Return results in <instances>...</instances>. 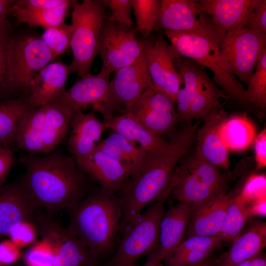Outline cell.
I'll return each mask as SVG.
<instances>
[{
    "label": "cell",
    "mask_w": 266,
    "mask_h": 266,
    "mask_svg": "<svg viewBox=\"0 0 266 266\" xmlns=\"http://www.w3.org/2000/svg\"><path fill=\"white\" fill-rule=\"evenodd\" d=\"M147 256L146 262L140 266H162L161 263L163 260L160 254L158 245Z\"/></svg>",
    "instance_id": "obj_50"
},
{
    "label": "cell",
    "mask_w": 266,
    "mask_h": 266,
    "mask_svg": "<svg viewBox=\"0 0 266 266\" xmlns=\"http://www.w3.org/2000/svg\"><path fill=\"white\" fill-rule=\"evenodd\" d=\"M247 205L250 217L255 216H266V197L257 200Z\"/></svg>",
    "instance_id": "obj_49"
},
{
    "label": "cell",
    "mask_w": 266,
    "mask_h": 266,
    "mask_svg": "<svg viewBox=\"0 0 266 266\" xmlns=\"http://www.w3.org/2000/svg\"><path fill=\"white\" fill-rule=\"evenodd\" d=\"M66 210L67 227L100 262L107 261L120 232L122 209L118 197L101 189Z\"/></svg>",
    "instance_id": "obj_3"
},
{
    "label": "cell",
    "mask_w": 266,
    "mask_h": 266,
    "mask_svg": "<svg viewBox=\"0 0 266 266\" xmlns=\"http://www.w3.org/2000/svg\"><path fill=\"white\" fill-rule=\"evenodd\" d=\"M175 183L171 194L178 202L193 209L218 195L225 194L226 180L219 168L206 161L196 149L177 166Z\"/></svg>",
    "instance_id": "obj_7"
},
{
    "label": "cell",
    "mask_w": 266,
    "mask_h": 266,
    "mask_svg": "<svg viewBox=\"0 0 266 266\" xmlns=\"http://www.w3.org/2000/svg\"><path fill=\"white\" fill-rule=\"evenodd\" d=\"M227 97L205 71L192 98L190 121L192 122L194 119L205 121L212 114L222 110L220 99Z\"/></svg>",
    "instance_id": "obj_29"
},
{
    "label": "cell",
    "mask_w": 266,
    "mask_h": 266,
    "mask_svg": "<svg viewBox=\"0 0 266 266\" xmlns=\"http://www.w3.org/2000/svg\"><path fill=\"white\" fill-rule=\"evenodd\" d=\"M71 34V25L64 23L45 30L41 37L49 49L53 60L70 46Z\"/></svg>",
    "instance_id": "obj_38"
},
{
    "label": "cell",
    "mask_w": 266,
    "mask_h": 266,
    "mask_svg": "<svg viewBox=\"0 0 266 266\" xmlns=\"http://www.w3.org/2000/svg\"><path fill=\"white\" fill-rule=\"evenodd\" d=\"M37 230L32 221H24L15 225L10 231V240L18 247L30 246L36 241Z\"/></svg>",
    "instance_id": "obj_42"
},
{
    "label": "cell",
    "mask_w": 266,
    "mask_h": 266,
    "mask_svg": "<svg viewBox=\"0 0 266 266\" xmlns=\"http://www.w3.org/2000/svg\"><path fill=\"white\" fill-rule=\"evenodd\" d=\"M140 122L154 134L162 137L171 133L179 121L176 112L132 110Z\"/></svg>",
    "instance_id": "obj_34"
},
{
    "label": "cell",
    "mask_w": 266,
    "mask_h": 266,
    "mask_svg": "<svg viewBox=\"0 0 266 266\" xmlns=\"http://www.w3.org/2000/svg\"><path fill=\"white\" fill-rule=\"evenodd\" d=\"M96 148L129 168L131 175L143 164L148 154L137 144L114 132L100 140Z\"/></svg>",
    "instance_id": "obj_28"
},
{
    "label": "cell",
    "mask_w": 266,
    "mask_h": 266,
    "mask_svg": "<svg viewBox=\"0 0 266 266\" xmlns=\"http://www.w3.org/2000/svg\"><path fill=\"white\" fill-rule=\"evenodd\" d=\"M217 260L210 256L202 262L188 266H216Z\"/></svg>",
    "instance_id": "obj_54"
},
{
    "label": "cell",
    "mask_w": 266,
    "mask_h": 266,
    "mask_svg": "<svg viewBox=\"0 0 266 266\" xmlns=\"http://www.w3.org/2000/svg\"><path fill=\"white\" fill-rule=\"evenodd\" d=\"M77 164L85 174L98 182L102 190L113 194L119 192L132 174L129 168L96 148Z\"/></svg>",
    "instance_id": "obj_19"
},
{
    "label": "cell",
    "mask_w": 266,
    "mask_h": 266,
    "mask_svg": "<svg viewBox=\"0 0 266 266\" xmlns=\"http://www.w3.org/2000/svg\"><path fill=\"white\" fill-rule=\"evenodd\" d=\"M8 37L0 43V100L19 97L11 88L8 80L7 62Z\"/></svg>",
    "instance_id": "obj_43"
},
{
    "label": "cell",
    "mask_w": 266,
    "mask_h": 266,
    "mask_svg": "<svg viewBox=\"0 0 266 266\" xmlns=\"http://www.w3.org/2000/svg\"><path fill=\"white\" fill-rule=\"evenodd\" d=\"M14 1L0 0V23L5 20L7 15L10 12V9Z\"/></svg>",
    "instance_id": "obj_52"
},
{
    "label": "cell",
    "mask_w": 266,
    "mask_h": 266,
    "mask_svg": "<svg viewBox=\"0 0 266 266\" xmlns=\"http://www.w3.org/2000/svg\"><path fill=\"white\" fill-rule=\"evenodd\" d=\"M219 50L231 71L247 86L266 51V34L245 29L226 33L220 36Z\"/></svg>",
    "instance_id": "obj_13"
},
{
    "label": "cell",
    "mask_w": 266,
    "mask_h": 266,
    "mask_svg": "<svg viewBox=\"0 0 266 266\" xmlns=\"http://www.w3.org/2000/svg\"><path fill=\"white\" fill-rule=\"evenodd\" d=\"M104 128L103 123L93 112H81L72 115L67 149L77 164L95 149Z\"/></svg>",
    "instance_id": "obj_20"
},
{
    "label": "cell",
    "mask_w": 266,
    "mask_h": 266,
    "mask_svg": "<svg viewBox=\"0 0 266 266\" xmlns=\"http://www.w3.org/2000/svg\"><path fill=\"white\" fill-rule=\"evenodd\" d=\"M174 57L191 59L213 74V80L229 98L260 118L264 114L249 102L241 82L233 74L220 54L219 40L187 32L163 31Z\"/></svg>",
    "instance_id": "obj_4"
},
{
    "label": "cell",
    "mask_w": 266,
    "mask_h": 266,
    "mask_svg": "<svg viewBox=\"0 0 266 266\" xmlns=\"http://www.w3.org/2000/svg\"><path fill=\"white\" fill-rule=\"evenodd\" d=\"M255 158L257 169L266 166V129L257 136L254 143Z\"/></svg>",
    "instance_id": "obj_47"
},
{
    "label": "cell",
    "mask_w": 266,
    "mask_h": 266,
    "mask_svg": "<svg viewBox=\"0 0 266 266\" xmlns=\"http://www.w3.org/2000/svg\"><path fill=\"white\" fill-rule=\"evenodd\" d=\"M103 124L105 128L112 130L137 144L148 154L156 153L163 150L169 143V141L148 131L130 112L114 116L109 121Z\"/></svg>",
    "instance_id": "obj_25"
},
{
    "label": "cell",
    "mask_w": 266,
    "mask_h": 266,
    "mask_svg": "<svg viewBox=\"0 0 266 266\" xmlns=\"http://www.w3.org/2000/svg\"><path fill=\"white\" fill-rule=\"evenodd\" d=\"M131 1L136 22L134 29L143 38H149L156 21L159 0H131Z\"/></svg>",
    "instance_id": "obj_36"
},
{
    "label": "cell",
    "mask_w": 266,
    "mask_h": 266,
    "mask_svg": "<svg viewBox=\"0 0 266 266\" xmlns=\"http://www.w3.org/2000/svg\"><path fill=\"white\" fill-rule=\"evenodd\" d=\"M109 75L107 70L102 68L97 75L89 73L66 90L53 102L64 107L71 115L83 112L92 106L102 115L103 123H106L117 111L111 89Z\"/></svg>",
    "instance_id": "obj_11"
},
{
    "label": "cell",
    "mask_w": 266,
    "mask_h": 266,
    "mask_svg": "<svg viewBox=\"0 0 266 266\" xmlns=\"http://www.w3.org/2000/svg\"><path fill=\"white\" fill-rule=\"evenodd\" d=\"M250 218L247 205L233 197L227 208L221 230L217 236L222 241H233L243 230Z\"/></svg>",
    "instance_id": "obj_33"
},
{
    "label": "cell",
    "mask_w": 266,
    "mask_h": 266,
    "mask_svg": "<svg viewBox=\"0 0 266 266\" xmlns=\"http://www.w3.org/2000/svg\"><path fill=\"white\" fill-rule=\"evenodd\" d=\"M246 205L266 197V177L264 174H252L245 182L240 193L236 196Z\"/></svg>",
    "instance_id": "obj_40"
},
{
    "label": "cell",
    "mask_w": 266,
    "mask_h": 266,
    "mask_svg": "<svg viewBox=\"0 0 266 266\" xmlns=\"http://www.w3.org/2000/svg\"><path fill=\"white\" fill-rule=\"evenodd\" d=\"M227 117L222 109L212 114L197 129L196 150L207 162L217 167L227 169L230 166L229 149L224 144L219 133V128Z\"/></svg>",
    "instance_id": "obj_23"
},
{
    "label": "cell",
    "mask_w": 266,
    "mask_h": 266,
    "mask_svg": "<svg viewBox=\"0 0 266 266\" xmlns=\"http://www.w3.org/2000/svg\"><path fill=\"white\" fill-rule=\"evenodd\" d=\"M38 233L50 245L53 266H100V261L67 228L43 210L33 220Z\"/></svg>",
    "instance_id": "obj_10"
},
{
    "label": "cell",
    "mask_w": 266,
    "mask_h": 266,
    "mask_svg": "<svg viewBox=\"0 0 266 266\" xmlns=\"http://www.w3.org/2000/svg\"><path fill=\"white\" fill-rule=\"evenodd\" d=\"M53 60L41 37L21 34L9 37L7 62L10 85L19 97L28 96L32 81Z\"/></svg>",
    "instance_id": "obj_9"
},
{
    "label": "cell",
    "mask_w": 266,
    "mask_h": 266,
    "mask_svg": "<svg viewBox=\"0 0 266 266\" xmlns=\"http://www.w3.org/2000/svg\"><path fill=\"white\" fill-rule=\"evenodd\" d=\"M71 117L66 108L54 102L31 110L19 126L17 148L36 155L53 152L66 136Z\"/></svg>",
    "instance_id": "obj_6"
},
{
    "label": "cell",
    "mask_w": 266,
    "mask_h": 266,
    "mask_svg": "<svg viewBox=\"0 0 266 266\" xmlns=\"http://www.w3.org/2000/svg\"><path fill=\"white\" fill-rule=\"evenodd\" d=\"M250 103L259 111L266 110V51L261 56L246 89Z\"/></svg>",
    "instance_id": "obj_35"
},
{
    "label": "cell",
    "mask_w": 266,
    "mask_h": 266,
    "mask_svg": "<svg viewBox=\"0 0 266 266\" xmlns=\"http://www.w3.org/2000/svg\"><path fill=\"white\" fill-rule=\"evenodd\" d=\"M199 122L184 125L163 150L148 154L143 164L125 183L118 196L122 206L120 233L143 209L169 186L177 164L195 139Z\"/></svg>",
    "instance_id": "obj_1"
},
{
    "label": "cell",
    "mask_w": 266,
    "mask_h": 266,
    "mask_svg": "<svg viewBox=\"0 0 266 266\" xmlns=\"http://www.w3.org/2000/svg\"><path fill=\"white\" fill-rule=\"evenodd\" d=\"M33 109L28 96L0 100V146L10 148L15 144L20 123L25 116Z\"/></svg>",
    "instance_id": "obj_30"
},
{
    "label": "cell",
    "mask_w": 266,
    "mask_h": 266,
    "mask_svg": "<svg viewBox=\"0 0 266 266\" xmlns=\"http://www.w3.org/2000/svg\"><path fill=\"white\" fill-rule=\"evenodd\" d=\"M68 0H14L13 5L28 9H50L63 5Z\"/></svg>",
    "instance_id": "obj_46"
},
{
    "label": "cell",
    "mask_w": 266,
    "mask_h": 266,
    "mask_svg": "<svg viewBox=\"0 0 266 266\" xmlns=\"http://www.w3.org/2000/svg\"><path fill=\"white\" fill-rule=\"evenodd\" d=\"M138 110L176 112L175 102L153 86L144 92L128 111Z\"/></svg>",
    "instance_id": "obj_37"
},
{
    "label": "cell",
    "mask_w": 266,
    "mask_h": 266,
    "mask_svg": "<svg viewBox=\"0 0 266 266\" xmlns=\"http://www.w3.org/2000/svg\"><path fill=\"white\" fill-rule=\"evenodd\" d=\"M23 259L26 266H53L54 255L49 244L42 239L29 247Z\"/></svg>",
    "instance_id": "obj_39"
},
{
    "label": "cell",
    "mask_w": 266,
    "mask_h": 266,
    "mask_svg": "<svg viewBox=\"0 0 266 266\" xmlns=\"http://www.w3.org/2000/svg\"><path fill=\"white\" fill-rule=\"evenodd\" d=\"M14 161L13 152L11 149L0 145V186L4 182Z\"/></svg>",
    "instance_id": "obj_48"
},
{
    "label": "cell",
    "mask_w": 266,
    "mask_h": 266,
    "mask_svg": "<svg viewBox=\"0 0 266 266\" xmlns=\"http://www.w3.org/2000/svg\"><path fill=\"white\" fill-rule=\"evenodd\" d=\"M134 27L126 26L105 19L100 30L98 54L101 68L110 74L129 66L143 54L147 39H138Z\"/></svg>",
    "instance_id": "obj_12"
},
{
    "label": "cell",
    "mask_w": 266,
    "mask_h": 266,
    "mask_svg": "<svg viewBox=\"0 0 266 266\" xmlns=\"http://www.w3.org/2000/svg\"><path fill=\"white\" fill-rule=\"evenodd\" d=\"M39 209L22 179L0 186V239L17 224L33 221Z\"/></svg>",
    "instance_id": "obj_16"
},
{
    "label": "cell",
    "mask_w": 266,
    "mask_h": 266,
    "mask_svg": "<svg viewBox=\"0 0 266 266\" xmlns=\"http://www.w3.org/2000/svg\"><path fill=\"white\" fill-rule=\"evenodd\" d=\"M72 72L69 65L52 62L43 67L32 81L28 97L33 109L53 102L65 91Z\"/></svg>",
    "instance_id": "obj_21"
},
{
    "label": "cell",
    "mask_w": 266,
    "mask_h": 266,
    "mask_svg": "<svg viewBox=\"0 0 266 266\" xmlns=\"http://www.w3.org/2000/svg\"><path fill=\"white\" fill-rule=\"evenodd\" d=\"M144 53L153 86L175 103L183 81L175 66L170 45L159 34L153 40L147 39Z\"/></svg>",
    "instance_id": "obj_15"
},
{
    "label": "cell",
    "mask_w": 266,
    "mask_h": 266,
    "mask_svg": "<svg viewBox=\"0 0 266 266\" xmlns=\"http://www.w3.org/2000/svg\"><path fill=\"white\" fill-rule=\"evenodd\" d=\"M9 27V24L6 19L0 23V43L8 36Z\"/></svg>",
    "instance_id": "obj_53"
},
{
    "label": "cell",
    "mask_w": 266,
    "mask_h": 266,
    "mask_svg": "<svg viewBox=\"0 0 266 266\" xmlns=\"http://www.w3.org/2000/svg\"><path fill=\"white\" fill-rule=\"evenodd\" d=\"M236 266H266V256L261 252L255 257L247 260Z\"/></svg>",
    "instance_id": "obj_51"
},
{
    "label": "cell",
    "mask_w": 266,
    "mask_h": 266,
    "mask_svg": "<svg viewBox=\"0 0 266 266\" xmlns=\"http://www.w3.org/2000/svg\"><path fill=\"white\" fill-rule=\"evenodd\" d=\"M72 6L70 46L73 59L69 66L82 78L89 74L98 54L100 30L107 15L100 0H84L80 3L74 1Z\"/></svg>",
    "instance_id": "obj_8"
},
{
    "label": "cell",
    "mask_w": 266,
    "mask_h": 266,
    "mask_svg": "<svg viewBox=\"0 0 266 266\" xmlns=\"http://www.w3.org/2000/svg\"><path fill=\"white\" fill-rule=\"evenodd\" d=\"M154 30L187 32L220 39L210 18L200 10L198 0H161Z\"/></svg>",
    "instance_id": "obj_14"
},
{
    "label": "cell",
    "mask_w": 266,
    "mask_h": 266,
    "mask_svg": "<svg viewBox=\"0 0 266 266\" xmlns=\"http://www.w3.org/2000/svg\"><path fill=\"white\" fill-rule=\"evenodd\" d=\"M233 197L226 193L206 201L193 209L185 236H217Z\"/></svg>",
    "instance_id": "obj_22"
},
{
    "label": "cell",
    "mask_w": 266,
    "mask_h": 266,
    "mask_svg": "<svg viewBox=\"0 0 266 266\" xmlns=\"http://www.w3.org/2000/svg\"><path fill=\"white\" fill-rule=\"evenodd\" d=\"M256 0H200L201 12L220 34L245 28Z\"/></svg>",
    "instance_id": "obj_18"
},
{
    "label": "cell",
    "mask_w": 266,
    "mask_h": 266,
    "mask_svg": "<svg viewBox=\"0 0 266 266\" xmlns=\"http://www.w3.org/2000/svg\"></svg>",
    "instance_id": "obj_55"
},
{
    "label": "cell",
    "mask_w": 266,
    "mask_h": 266,
    "mask_svg": "<svg viewBox=\"0 0 266 266\" xmlns=\"http://www.w3.org/2000/svg\"><path fill=\"white\" fill-rule=\"evenodd\" d=\"M174 62L184 85L183 88L179 90L175 101L178 120L184 125L192 122L189 119L191 101L205 70L204 67L188 58H175Z\"/></svg>",
    "instance_id": "obj_27"
},
{
    "label": "cell",
    "mask_w": 266,
    "mask_h": 266,
    "mask_svg": "<svg viewBox=\"0 0 266 266\" xmlns=\"http://www.w3.org/2000/svg\"><path fill=\"white\" fill-rule=\"evenodd\" d=\"M74 1L53 8L28 9L12 4L10 12L19 23L27 24L32 28L41 27L45 29L58 26L64 23L69 7Z\"/></svg>",
    "instance_id": "obj_32"
},
{
    "label": "cell",
    "mask_w": 266,
    "mask_h": 266,
    "mask_svg": "<svg viewBox=\"0 0 266 266\" xmlns=\"http://www.w3.org/2000/svg\"><path fill=\"white\" fill-rule=\"evenodd\" d=\"M193 209L191 205L178 202L165 212L160 226L158 244L163 261L182 241Z\"/></svg>",
    "instance_id": "obj_24"
},
{
    "label": "cell",
    "mask_w": 266,
    "mask_h": 266,
    "mask_svg": "<svg viewBox=\"0 0 266 266\" xmlns=\"http://www.w3.org/2000/svg\"><path fill=\"white\" fill-rule=\"evenodd\" d=\"M18 162L26 168L24 185L40 209L52 215L86 197V174L73 157L57 152L42 156L27 153Z\"/></svg>",
    "instance_id": "obj_2"
},
{
    "label": "cell",
    "mask_w": 266,
    "mask_h": 266,
    "mask_svg": "<svg viewBox=\"0 0 266 266\" xmlns=\"http://www.w3.org/2000/svg\"><path fill=\"white\" fill-rule=\"evenodd\" d=\"M175 183L173 177L164 194L126 226L113 255L100 266H134L138 259L158 246L165 204Z\"/></svg>",
    "instance_id": "obj_5"
},
{
    "label": "cell",
    "mask_w": 266,
    "mask_h": 266,
    "mask_svg": "<svg viewBox=\"0 0 266 266\" xmlns=\"http://www.w3.org/2000/svg\"><path fill=\"white\" fill-rule=\"evenodd\" d=\"M266 245V224L257 222L240 234L216 266H236L258 254Z\"/></svg>",
    "instance_id": "obj_26"
},
{
    "label": "cell",
    "mask_w": 266,
    "mask_h": 266,
    "mask_svg": "<svg viewBox=\"0 0 266 266\" xmlns=\"http://www.w3.org/2000/svg\"><path fill=\"white\" fill-rule=\"evenodd\" d=\"M100 1L105 8L111 11L106 19L120 25L133 27L131 18V0H100Z\"/></svg>",
    "instance_id": "obj_41"
},
{
    "label": "cell",
    "mask_w": 266,
    "mask_h": 266,
    "mask_svg": "<svg viewBox=\"0 0 266 266\" xmlns=\"http://www.w3.org/2000/svg\"><path fill=\"white\" fill-rule=\"evenodd\" d=\"M21 255L20 248L10 240L0 242V266L8 265L15 263Z\"/></svg>",
    "instance_id": "obj_45"
},
{
    "label": "cell",
    "mask_w": 266,
    "mask_h": 266,
    "mask_svg": "<svg viewBox=\"0 0 266 266\" xmlns=\"http://www.w3.org/2000/svg\"><path fill=\"white\" fill-rule=\"evenodd\" d=\"M244 29L260 34H266V0H256Z\"/></svg>",
    "instance_id": "obj_44"
},
{
    "label": "cell",
    "mask_w": 266,
    "mask_h": 266,
    "mask_svg": "<svg viewBox=\"0 0 266 266\" xmlns=\"http://www.w3.org/2000/svg\"><path fill=\"white\" fill-rule=\"evenodd\" d=\"M113 73L110 86L117 111L127 112L143 93L153 86L144 53L133 63Z\"/></svg>",
    "instance_id": "obj_17"
},
{
    "label": "cell",
    "mask_w": 266,
    "mask_h": 266,
    "mask_svg": "<svg viewBox=\"0 0 266 266\" xmlns=\"http://www.w3.org/2000/svg\"><path fill=\"white\" fill-rule=\"evenodd\" d=\"M219 133L229 150L241 151L251 144L256 130L252 123L243 114L226 117L219 127Z\"/></svg>",
    "instance_id": "obj_31"
}]
</instances>
